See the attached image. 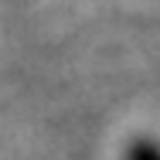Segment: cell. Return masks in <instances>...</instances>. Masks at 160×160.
Returning a JSON list of instances; mask_svg holds the SVG:
<instances>
[{
	"label": "cell",
	"mask_w": 160,
	"mask_h": 160,
	"mask_svg": "<svg viewBox=\"0 0 160 160\" xmlns=\"http://www.w3.org/2000/svg\"><path fill=\"white\" fill-rule=\"evenodd\" d=\"M123 160H160V140H153V136H133V140H126Z\"/></svg>",
	"instance_id": "6da1fadb"
}]
</instances>
